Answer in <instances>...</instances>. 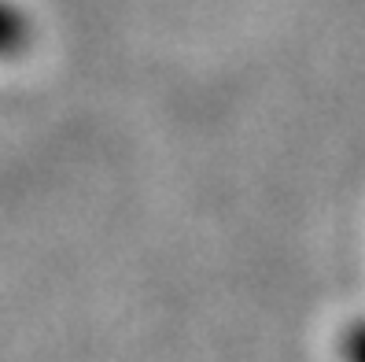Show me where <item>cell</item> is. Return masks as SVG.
I'll use <instances>...</instances> for the list:
<instances>
[{
  "mask_svg": "<svg viewBox=\"0 0 365 362\" xmlns=\"http://www.w3.org/2000/svg\"><path fill=\"white\" fill-rule=\"evenodd\" d=\"M30 41V30L23 23V15H19L11 4L0 0V59H11L23 52V45Z\"/></svg>",
  "mask_w": 365,
  "mask_h": 362,
  "instance_id": "6da1fadb",
  "label": "cell"
}]
</instances>
